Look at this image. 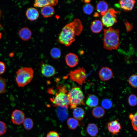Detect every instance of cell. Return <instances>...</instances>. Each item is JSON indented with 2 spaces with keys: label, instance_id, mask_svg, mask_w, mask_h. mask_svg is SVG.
<instances>
[{
  "label": "cell",
  "instance_id": "27",
  "mask_svg": "<svg viewBox=\"0 0 137 137\" xmlns=\"http://www.w3.org/2000/svg\"><path fill=\"white\" fill-rule=\"evenodd\" d=\"M23 123L24 128L27 130H31L33 126V120L30 118H25Z\"/></svg>",
  "mask_w": 137,
  "mask_h": 137
},
{
  "label": "cell",
  "instance_id": "3",
  "mask_svg": "<svg viewBox=\"0 0 137 137\" xmlns=\"http://www.w3.org/2000/svg\"><path fill=\"white\" fill-rule=\"evenodd\" d=\"M58 91L55 96L51 98L50 100L54 107L67 106L70 105L67 93L66 85L61 84L57 87Z\"/></svg>",
  "mask_w": 137,
  "mask_h": 137
},
{
  "label": "cell",
  "instance_id": "11",
  "mask_svg": "<svg viewBox=\"0 0 137 137\" xmlns=\"http://www.w3.org/2000/svg\"><path fill=\"white\" fill-rule=\"evenodd\" d=\"M67 65L69 67H73L76 66L78 63L79 58L77 56L73 53H69L65 57Z\"/></svg>",
  "mask_w": 137,
  "mask_h": 137
},
{
  "label": "cell",
  "instance_id": "25",
  "mask_svg": "<svg viewBox=\"0 0 137 137\" xmlns=\"http://www.w3.org/2000/svg\"><path fill=\"white\" fill-rule=\"evenodd\" d=\"M67 124L68 128L71 130L75 129L78 126L79 122L78 120L73 117L68 118Z\"/></svg>",
  "mask_w": 137,
  "mask_h": 137
},
{
  "label": "cell",
  "instance_id": "36",
  "mask_svg": "<svg viewBox=\"0 0 137 137\" xmlns=\"http://www.w3.org/2000/svg\"><path fill=\"white\" fill-rule=\"evenodd\" d=\"M6 67L5 63L0 61V75L4 73L5 71Z\"/></svg>",
  "mask_w": 137,
  "mask_h": 137
},
{
  "label": "cell",
  "instance_id": "31",
  "mask_svg": "<svg viewBox=\"0 0 137 137\" xmlns=\"http://www.w3.org/2000/svg\"><path fill=\"white\" fill-rule=\"evenodd\" d=\"M5 79L0 77V94L5 93L6 90V82Z\"/></svg>",
  "mask_w": 137,
  "mask_h": 137
},
{
  "label": "cell",
  "instance_id": "16",
  "mask_svg": "<svg viewBox=\"0 0 137 137\" xmlns=\"http://www.w3.org/2000/svg\"><path fill=\"white\" fill-rule=\"evenodd\" d=\"M20 38L23 40L26 41L30 39L32 36L30 30L27 27L21 28L19 32Z\"/></svg>",
  "mask_w": 137,
  "mask_h": 137
},
{
  "label": "cell",
  "instance_id": "4",
  "mask_svg": "<svg viewBox=\"0 0 137 137\" xmlns=\"http://www.w3.org/2000/svg\"><path fill=\"white\" fill-rule=\"evenodd\" d=\"M33 69L24 67L19 69L16 72L15 81L19 87H23L29 83L33 76Z\"/></svg>",
  "mask_w": 137,
  "mask_h": 137
},
{
  "label": "cell",
  "instance_id": "20",
  "mask_svg": "<svg viewBox=\"0 0 137 137\" xmlns=\"http://www.w3.org/2000/svg\"><path fill=\"white\" fill-rule=\"evenodd\" d=\"M103 28V24L100 21L95 20L92 22L91 25V29L94 33H97L100 32Z\"/></svg>",
  "mask_w": 137,
  "mask_h": 137
},
{
  "label": "cell",
  "instance_id": "28",
  "mask_svg": "<svg viewBox=\"0 0 137 137\" xmlns=\"http://www.w3.org/2000/svg\"><path fill=\"white\" fill-rule=\"evenodd\" d=\"M94 8L93 6L89 3H87L83 7V10L85 14L90 15L93 12Z\"/></svg>",
  "mask_w": 137,
  "mask_h": 137
},
{
  "label": "cell",
  "instance_id": "12",
  "mask_svg": "<svg viewBox=\"0 0 137 137\" xmlns=\"http://www.w3.org/2000/svg\"><path fill=\"white\" fill-rule=\"evenodd\" d=\"M108 131L113 135H115L120 131L121 126L118 122L115 120L110 122L107 124Z\"/></svg>",
  "mask_w": 137,
  "mask_h": 137
},
{
  "label": "cell",
  "instance_id": "30",
  "mask_svg": "<svg viewBox=\"0 0 137 137\" xmlns=\"http://www.w3.org/2000/svg\"><path fill=\"white\" fill-rule=\"evenodd\" d=\"M101 105L102 107L105 109H110L112 106V103L110 100L108 99H105L102 101Z\"/></svg>",
  "mask_w": 137,
  "mask_h": 137
},
{
  "label": "cell",
  "instance_id": "37",
  "mask_svg": "<svg viewBox=\"0 0 137 137\" xmlns=\"http://www.w3.org/2000/svg\"><path fill=\"white\" fill-rule=\"evenodd\" d=\"M125 23L127 31H131L133 28L132 25L127 21H125Z\"/></svg>",
  "mask_w": 137,
  "mask_h": 137
},
{
  "label": "cell",
  "instance_id": "2",
  "mask_svg": "<svg viewBox=\"0 0 137 137\" xmlns=\"http://www.w3.org/2000/svg\"><path fill=\"white\" fill-rule=\"evenodd\" d=\"M118 29L110 27L104 29L103 38L104 48L109 50L117 49L120 44Z\"/></svg>",
  "mask_w": 137,
  "mask_h": 137
},
{
  "label": "cell",
  "instance_id": "40",
  "mask_svg": "<svg viewBox=\"0 0 137 137\" xmlns=\"http://www.w3.org/2000/svg\"><path fill=\"white\" fill-rule=\"evenodd\" d=\"M2 34L1 33V32H0V39H1L2 38Z\"/></svg>",
  "mask_w": 137,
  "mask_h": 137
},
{
  "label": "cell",
  "instance_id": "13",
  "mask_svg": "<svg viewBox=\"0 0 137 137\" xmlns=\"http://www.w3.org/2000/svg\"><path fill=\"white\" fill-rule=\"evenodd\" d=\"M57 0H36L35 1L33 4L35 7H43L50 6H54L58 3Z\"/></svg>",
  "mask_w": 137,
  "mask_h": 137
},
{
  "label": "cell",
  "instance_id": "10",
  "mask_svg": "<svg viewBox=\"0 0 137 137\" xmlns=\"http://www.w3.org/2000/svg\"><path fill=\"white\" fill-rule=\"evenodd\" d=\"M99 76L100 79L103 81H108L112 78L113 74L111 69L109 67H102L99 72Z\"/></svg>",
  "mask_w": 137,
  "mask_h": 137
},
{
  "label": "cell",
  "instance_id": "17",
  "mask_svg": "<svg viewBox=\"0 0 137 137\" xmlns=\"http://www.w3.org/2000/svg\"><path fill=\"white\" fill-rule=\"evenodd\" d=\"M26 15L29 20L34 21L38 18L39 16V13L37 9L34 8H31L27 10Z\"/></svg>",
  "mask_w": 137,
  "mask_h": 137
},
{
  "label": "cell",
  "instance_id": "14",
  "mask_svg": "<svg viewBox=\"0 0 137 137\" xmlns=\"http://www.w3.org/2000/svg\"><path fill=\"white\" fill-rule=\"evenodd\" d=\"M119 4L121 8L126 11H129L133 8L135 1L134 0H121L119 1Z\"/></svg>",
  "mask_w": 137,
  "mask_h": 137
},
{
  "label": "cell",
  "instance_id": "34",
  "mask_svg": "<svg viewBox=\"0 0 137 137\" xmlns=\"http://www.w3.org/2000/svg\"><path fill=\"white\" fill-rule=\"evenodd\" d=\"M137 113L136 112L134 114V116L133 118L131 120V124L133 129L134 130L137 131Z\"/></svg>",
  "mask_w": 137,
  "mask_h": 137
},
{
  "label": "cell",
  "instance_id": "23",
  "mask_svg": "<svg viewBox=\"0 0 137 137\" xmlns=\"http://www.w3.org/2000/svg\"><path fill=\"white\" fill-rule=\"evenodd\" d=\"M87 131L91 136L95 137L98 134V129L97 126L95 124L90 123L87 126Z\"/></svg>",
  "mask_w": 137,
  "mask_h": 137
},
{
  "label": "cell",
  "instance_id": "38",
  "mask_svg": "<svg viewBox=\"0 0 137 137\" xmlns=\"http://www.w3.org/2000/svg\"><path fill=\"white\" fill-rule=\"evenodd\" d=\"M134 116V114L132 113H131L129 116V118L131 120L133 117Z\"/></svg>",
  "mask_w": 137,
  "mask_h": 137
},
{
  "label": "cell",
  "instance_id": "1",
  "mask_svg": "<svg viewBox=\"0 0 137 137\" xmlns=\"http://www.w3.org/2000/svg\"><path fill=\"white\" fill-rule=\"evenodd\" d=\"M82 29L83 26L80 21L78 19H75L62 28L59 35V42L66 46H70L75 41V35H79Z\"/></svg>",
  "mask_w": 137,
  "mask_h": 137
},
{
  "label": "cell",
  "instance_id": "18",
  "mask_svg": "<svg viewBox=\"0 0 137 137\" xmlns=\"http://www.w3.org/2000/svg\"><path fill=\"white\" fill-rule=\"evenodd\" d=\"M41 14L45 18H48L53 16L55 13L54 7L48 6L42 7L41 10Z\"/></svg>",
  "mask_w": 137,
  "mask_h": 137
},
{
  "label": "cell",
  "instance_id": "6",
  "mask_svg": "<svg viewBox=\"0 0 137 137\" xmlns=\"http://www.w3.org/2000/svg\"><path fill=\"white\" fill-rule=\"evenodd\" d=\"M68 75L71 80L76 82L81 86L85 82L86 74L85 69L83 67H79L70 71Z\"/></svg>",
  "mask_w": 137,
  "mask_h": 137
},
{
  "label": "cell",
  "instance_id": "21",
  "mask_svg": "<svg viewBox=\"0 0 137 137\" xmlns=\"http://www.w3.org/2000/svg\"><path fill=\"white\" fill-rule=\"evenodd\" d=\"M84 110L81 107H77L74 109L73 115L75 118L78 121L83 119L85 115Z\"/></svg>",
  "mask_w": 137,
  "mask_h": 137
},
{
  "label": "cell",
  "instance_id": "15",
  "mask_svg": "<svg viewBox=\"0 0 137 137\" xmlns=\"http://www.w3.org/2000/svg\"><path fill=\"white\" fill-rule=\"evenodd\" d=\"M67 106L58 107L56 112L58 117L62 121H65L68 116V108Z\"/></svg>",
  "mask_w": 137,
  "mask_h": 137
},
{
  "label": "cell",
  "instance_id": "5",
  "mask_svg": "<svg viewBox=\"0 0 137 137\" xmlns=\"http://www.w3.org/2000/svg\"><path fill=\"white\" fill-rule=\"evenodd\" d=\"M70 108L74 109L79 105H85L84 95L79 87L73 88L67 94Z\"/></svg>",
  "mask_w": 137,
  "mask_h": 137
},
{
  "label": "cell",
  "instance_id": "35",
  "mask_svg": "<svg viewBox=\"0 0 137 137\" xmlns=\"http://www.w3.org/2000/svg\"><path fill=\"white\" fill-rule=\"evenodd\" d=\"M46 137H60L58 133L54 131H51L47 134Z\"/></svg>",
  "mask_w": 137,
  "mask_h": 137
},
{
  "label": "cell",
  "instance_id": "26",
  "mask_svg": "<svg viewBox=\"0 0 137 137\" xmlns=\"http://www.w3.org/2000/svg\"><path fill=\"white\" fill-rule=\"evenodd\" d=\"M50 54L52 57L54 59L57 60L61 57V52L60 49L57 47H54L51 49Z\"/></svg>",
  "mask_w": 137,
  "mask_h": 137
},
{
  "label": "cell",
  "instance_id": "33",
  "mask_svg": "<svg viewBox=\"0 0 137 137\" xmlns=\"http://www.w3.org/2000/svg\"><path fill=\"white\" fill-rule=\"evenodd\" d=\"M7 127L4 122L0 121V135H4L6 132Z\"/></svg>",
  "mask_w": 137,
  "mask_h": 137
},
{
  "label": "cell",
  "instance_id": "9",
  "mask_svg": "<svg viewBox=\"0 0 137 137\" xmlns=\"http://www.w3.org/2000/svg\"><path fill=\"white\" fill-rule=\"evenodd\" d=\"M41 72L43 76L47 77L53 76L56 73V70L54 67L44 63H42L41 65Z\"/></svg>",
  "mask_w": 137,
  "mask_h": 137
},
{
  "label": "cell",
  "instance_id": "29",
  "mask_svg": "<svg viewBox=\"0 0 137 137\" xmlns=\"http://www.w3.org/2000/svg\"><path fill=\"white\" fill-rule=\"evenodd\" d=\"M137 97L135 95L131 94L129 96L128 102L129 105L132 107L136 106L137 104Z\"/></svg>",
  "mask_w": 137,
  "mask_h": 137
},
{
  "label": "cell",
  "instance_id": "7",
  "mask_svg": "<svg viewBox=\"0 0 137 137\" xmlns=\"http://www.w3.org/2000/svg\"><path fill=\"white\" fill-rule=\"evenodd\" d=\"M119 12V11H116L112 8L109 9L102 16L101 20L102 24L107 27L113 26L117 22L116 14Z\"/></svg>",
  "mask_w": 137,
  "mask_h": 137
},
{
  "label": "cell",
  "instance_id": "32",
  "mask_svg": "<svg viewBox=\"0 0 137 137\" xmlns=\"http://www.w3.org/2000/svg\"><path fill=\"white\" fill-rule=\"evenodd\" d=\"M137 76L136 74H133L129 77L128 82L130 85L133 88H137Z\"/></svg>",
  "mask_w": 137,
  "mask_h": 137
},
{
  "label": "cell",
  "instance_id": "19",
  "mask_svg": "<svg viewBox=\"0 0 137 137\" xmlns=\"http://www.w3.org/2000/svg\"><path fill=\"white\" fill-rule=\"evenodd\" d=\"M108 5L107 3L104 1H100L97 3L96 9L102 16L104 15L108 10Z\"/></svg>",
  "mask_w": 137,
  "mask_h": 137
},
{
  "label": "cell",
  "instance_id": "8",
  "mask_svg": "<svg viewBox=\"0 0 137 137\" xmlns=\"http://www.w3.org/2000/svg\"><path fill=\"white\" fill-rule=\"evenodd\" d=\"M12 122L17 125L22 124L25 118V115L21 110L15 109L12 112L11 116Z\"/></svg>",
  "mask_w": 137,
  "mask_h": 137
},
{
  "label": "cell",
  "instance_id": "39",
  "mask_svg": "<svg viewBox=\"0 0 137 137\" xmlns=\"http://www.w3.org/2000/svg\"><path fill=\"white\" fill-rule=\"evenodd\" d=\"M84 2L87 3H88L90 2V0H85Z\"/></svg>",
  "mask_w": 137,
  "mask_h": 137
},
{
  "label": "cell",
  "instance_id": "41",
  "mask_svg": "<svg viewBox=\"0 0 137 137\" xmlns=\"http://www.w3.org/2000/svg\"><path fill=\"white\" fill-rule=\"evenodd\" d=\"M1 12L0 10V16H1Z\"/></svg>",
  "mask_w": 137,
  "mask_h": 137
},
{
  "label": "cell",
  "instance_id": "24",
  "mask_svg": "<svg viewBox=\"0 0 137 137\" xmlns=\"http://www.w3.org/2000/svg\"><path fill=\"white\" fill-rule=\"evenodd\" d=\"M93 115L96 118H100L104 116L105 111L101 106H97L93 108L92 111Z\"/></svg>",
  "mask_w": 137,
  "mask_h": 137
},
{
  "label": "cell",
  "instance_id": "22",
  "mask_svg": "<svg viewBox=\"0 0 137 137\" xmlns=\"http://www.w3.org/2000/svg\"><path fill=\"white\" fill-rule=\"evenodd\" d=\"M98 103V99L95 95L90 94L86 101V104L89 107H95L97 106Z\"/></svg>",
  "mask_w": 137,
  "mask_h": 137
}]
</instances>
